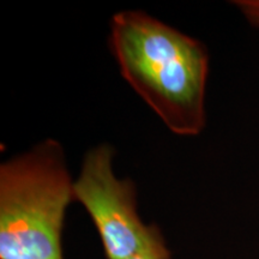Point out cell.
I'll return each mask as SVG.
<instances>
[{"instance_id": "6da1fadb", "label": "cell", "mask_w": 259, "mask_h": 259, "mask_svg": "<svg viewBox=\"0 0 259 259\" xmlns=\"http://www.w3.org/2000/svg\"><path fill=\"white\" fill-rule=\"evenodd\" d=\"M109 47L121 76L168 130L179 136L203 131L209 54L202 42L130 10L112 17Z\"/></svg>"}, {"instance_id": "7a4b0ae2", "label": "cell", "mask_w": 259, "mask_h": 259, "mask_svg": "<svg viewBox=\"0 0 259 259\" xmlns=\"http://www.w3.org/2000/svg\"><path fill=\"white\" fill-rule=\"evenodd\" d=\"M74 200L64 149L46 139L0 166V259H64L61 235Z\"/></svg>"}, {"instance_id": "3957f363", "label": "cell", "mask_w": 259, "mask_h": 259, "mask_svg": "<svg viewBox=\"0 0 259 259\" xmlns=\"http://www.w3.org/2000/svg\"><path fill=\"white\" fill-rule=\"evenodd\" d=\"M114 153L108 144L90 149L73 181V198L88 211L106 258L127 259L143 247L153 225H144L139 219L134 181L115 177Z\"/></svg>"}, {"instance_id": "277c9868", "label": "cell", "mask_w": 259, "mask_h": 259, "mask_svg": "<svg viewBox=\"0 0 259 259\" xmlns=\"http://www.w3.org/2000/svg\"><path fill=\"white\" fill-rule=\"evenodd\" d=\"M127 259H170V252L158 227L153 225L150 235L143 247Z\"/></svg>"}, {"instance_id": "5b68a950", "label": "cell", "mask_w": 259, "mask_h": 259, "mask_svg": "<svg viewBox=\"0 0 259 259\" xmlns=\"http://www.w3.org/2000/svg\"><path fill=\"white\" fill-rule=\"evenodd\" d=\"M233 4L240 10L248 23L259 29V0H235Z\"/></svg>"}]
</instances>
